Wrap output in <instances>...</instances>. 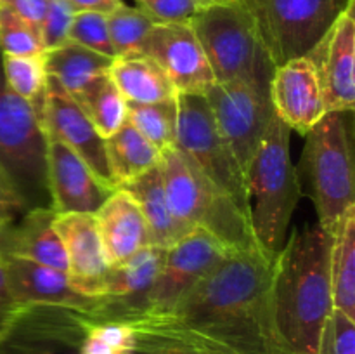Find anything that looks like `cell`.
I'll use <instances>...</instances> for the list:
<instances>
[{"label":"cell","mask_w":355,"mask_h":354,"mask_svg":"<svg viewBox=\"0 0 355 354\" xmlns=\"http://www.w3.org/2000/svg\"><path fill=\"white\" fill-rule=\"evenodd\" d=\"M276 253L260 246L231 250L172 314L232 354H290L277 335L270 298Z\"/></svg>","instance_id":"1"},{"label":"cell","mask_w":355,"mask_h":354,"mask_svg":"<svg viewBox=\"0 0 355 354\" xmlns=\"http://www.w3.org/2000/svg\"><path fill=\"white\" fill-rule=\"evenodd\" d=\"M333 236L321 226L295 229L272 260L270 298L277 335L290 354H319L333 312Z\"/></svg>","instance_id":"2"},{"label":"cell","mask_w":355,"mask_h":354,"mask_svg":"<svg viewBox=\"0 0 355 354\" xmlns=\"http://www.w3.org/2000/svg\"><path fill=\"white\" fill-rule=\"evenodd\" d=\"M352 111H328L305 134L300 189L318 212V224L335 236L354 203Z\"/></svg>","instance_id":"3"},{"label":"cell","mask_w":355,"mask_h":354,"mask_svg":"<svg viewBox=\"0 0 355 354\" xmlns=\"http://www.w3.org/2000/svg\"><path fill=\"white\" fill-rule=\"evenodd\" d=\"M189 24L203 47L215 82H246L270 87L276 65L248 2H211Z\"/></svg>","instance_id":"4"},{"label":"cell","mask_w":355,"mask_h":354,"mask_svg":"<svg viewBox=\"0 0 355 354\" xmlns=\"http://www.w3.org/2000/svg\"><path fill=\"white\" fill-rule=\"evenodd\" d=\"M290 128L274 113L246 172L252 228L259 245L276 253L286 242L302 196L298 170L291 162Z\"/></svg>","instance_id":"5"},{"label":"cell","mask_w":355,"mask_h":354,"mask_svg":"<svg viewBox=\"0 0 355 354\" xmlns=\"http://www.w3.org/2000/svg\"><path fill=\"white\" fill-rule=\"evenodd\" d=\"M159 167L170 208L179 221L210 233L229 250L260 246L250 215L175 146L163 149Z\"/></svg>","instance_id":"6"},{"label":"cell","mask_w":355,"mask_h":354,"mask_svg":"<svg viewBox=\"0 0 355 354\" xmlns=\"http://www.w3.org/2000/svg\"><path fill=\"white\" fill-rule=\"evenodd\" d=\"M0 165L7 170L28 208L49 207L47 135L38 111L9 89L0 52Z\"/></svg>","instance_id":"7"},{"label":"cell","mask_w":355,"mask_h":354,"mask_svg":"<svg viewBox=\"0 0 355 354\" xmlns=\"http://www.w3.org/2000/svg\"><path fill=\"white\" fill-rule=\"evenodd\" d=\"M175 148L250 215L246 177L222 135L205 94H177Z\"/></svg>","instance_id":"8"},{"label":"cell","mask_w":355,"mask_h":354,"mask_svg":"<svg viewBox=\"0 0 355 354\" xmlns=\"http://www.w3.org/2000/svg\"><path fill=\"white\" fill-rule=\"evenodd\" d=\"M352 0H248L274 65L307 56Z\"/></svg>","instance_id":"9"},{"label":"cell","mask_w":355,"mask_h":354,"mask_svg":"<svg viewBox=\"0 0 355 354\" xmlns=\"http://www.w3.org/2000/svg\"><path fill=\"white\" fill-rule=\"evenodd\" d=\"M90 326L92 318L85 309L24 305L0 325V354H82Z\"/></svg>","instance_id":"10"},{"label":"cell","mask_w":355,"mask_h":354,"mask_svg":"<svg viewBox=\"0 0 355 354\" xmlns=\"http://www.w3.org/2000/svg\"><path fill=\"white\" fill-rule=\"evenodd\" d=\"M211 115L231 146L243 174L274 117L270 87L246 82H215L205 92Z\"/></svg>","instance_id":"11"},{"label":"cell","mask_w":355,"mask_h":354,"mask_svg":"<svg viewBox=\"0 0 355 354\" xmlns=\"http://www.w3.org/2000/svg\"><path fill=\"white\" fill-rule=\"evenodd\" d=\"M231 252L200 228L166 248L165 260L149 294V314H172L177 305Z\"/></svg>","instance_id":"12"},{"label":"cell","mask_w":355,"mask_h":354,"mask_svg":"<svg viewBox=\"0 0 355 354\" xmlns=\"http://www.w3.org/2000/svg\"><path fill=\"white\" fill-rule=\"evenodd\" d=\"M166 248L146 246L123 262L111 266L106 288L89 314L97 323H132L148 316L149 294L156 283Z\"/></svg>","instance_id":"13"},{"label":"cell","mask_w":355,"mask_h":354,"mask_svg":"<svg viewBox=\"0 0 355 354\" xmlns=\"http://www.w3.org/2000/svg\"><path fill=\"white\" fill-rule=\"evenodd\" d=\"M40 120L47 139L64 142L99 176L101 180L107 186L116 187L107 165L104 137L96 130L75 97L51 76H47Z\"/></svg>","instance_id":"14"},{"label":"cell","mask_w":355,"mask_h":354,"mask_svg":"<svg viewBox=\"0 0 355 354\" xmlns=\"http://www.w3.org/2000/svg\"><path fill=\"white\" fill-rule=\"evenodd\" d=\"M139 54L155 59L177 94H205L215 83L208 59L189 23L155 24Z\"/></svg>","instance_id":"15"},{"label":"cell","mask_w":355,"mask_h":354,"mask_svg":"<svg viewBox=\"0 0 355 354\" xmlns=\"http://www.w3.org/2000/svg\"><path fill=\"white\" fill-rule=\"evenodd\" d=\"M47 184L55 215L96 214L116 191L101 180L71 148L55 139H47Z\"/></svg>","instance_id":"16"},{"label":"cell","mask_w":355,"mask_h":354,"mask_svg":"<svg viewBox=\"0 0 355 354\" xmlns=\"http://www.w3.org/2000/svg\"><path fill=\"white\" fill-rule=\"evenodd\" d=\"M318 68L328 111L355 106V0L345 7L326 37L309 52Z\"/></svg>","instance_id":"17"},{"label":"cell","mask_w":355,"mask_h":354,"mask_svg":"<svg viewBox=\"0 0 355 354\" xmlns=\"http://www.w3.org/2000/svg\"><path fill=\"white\" fill-rule=\"evenodd\" d=\"M270 101L290 130L305 135L326 113L321 78L309 56L290 59L274 69Z\"/></svg>","instance_id":"18"},{"label":"cell","mask_w":355,"mask_h":354,"mask_svg":"<svg viewBox=\"0 0 355 354\" xmlns=\"http://www.w3.org/2000/svg\"><path fill=\"white\" fill-rule=\"evenodd\" d=\"M54 228L64 245L71 287L85 297H101L111 266L94 214L55 215Z\"/></svg>","instance_id":"19"},{"label":"cell","mask_w":355,"mask_h":354,"mask_svg":"<svg viewBox=\"0 0 355 354\" xmlns=\"http://www.w3.org/2000/svg\"><path fill=\"white\" fill-rule=\"evenodd\" d=\"M2 262L17 309L31 304H59L89 311L96 304L97 297H85L71 287L64 271L17 257H7Z\"/></svg>","instance_id":"20"},{"label":"cell","mask_w":355,"mask_h":354,"mask_svg":"<svg viewBox=\"0 0 355 354\" xmlns=\"http://www.w3.org/2000/svg\"><path fill=\"white\" fill-rule=\"evenodd\" d=\"M94 217L110 266H116L153 245L151 231L137 201L120 187L104 201Z\"/></svg>","instance_id":"21"},{"label":"cell","mask_w":355,"mask_h":354,"mask_svg":"<svg viewBox=\"0 0 355 354\" xmlns=\"http://www.w3.org/2000/svg\"><path fill=\"white\" fill-rule=\"evenodd\" d=\"M128 325L134 330V346L128 354H232L173 314H149Z\"/></svg>","instance_id":"22"},{"label":"cell","mask_w":355,"mask_h":354,"mask_svg":"<svg viewBox=\"0 0 355 354\" xmlns=\"http://www.w3.org/2000/svg\"><path fill=\"white\" fill-rule=\"evenodd\" d=\"M118 187L127 191L137 201L139 208H141L142 215L149 226L151 242L155 246L170 248L194 229L179 221L170 208L159 165L153 167L142 176L135 177V179L128 180Z\"/></svg>","instance_id":"23"},{"label":"cell","mask_w":355,"mask_h":354,"mask_svg":"<svg viewBox=\"0 0 355 354\" xmlns=\"http://www.w3.org/2000/svg\"><path fill=\"white\" fill-rule=\"evenodd\" d=\"M55 214L49 207L30 208L12 226L9 257L31 260L68 273L64 245L54 228Z\"/></svg>","instance_id":"24"},{"label":"cell","mask_w":355,"mask_h":354,"mask_svg":"<svg viewBox=\"0 0 355 354\" xmlns=\"http://www.w3.org/2000/svg\"><path fill=\"white\" fill-rule=\"evenodd\" d=\"M110 75L130 103H158L177 97L175 87L162 66L146 54L116 58L111 65Z\"/></svg>","instance_id":"25"},{"label":"cell","mask_w":355,"mask_h":354,"mask_svg":"<svg viewBox=\"0 0 355 354\" xmlns=\"http://www.w3.org/2000/svg\"><path fill=\"white\" fill-rule=\"evenodd\" d=\"M113 61L114 59L71 40L44 52L47 76L54 78L71 96L83 89L90 80L110 71Z\"/></svg>","instance_id":"26"},{"label":"cell","mask_w":355,"mask_h":354,"mask_svg":"<svg viewBox=\"0 0 355 354\" xmlns=\"http://www.w3.org/2000/svg\"><path fill=\"white\" fill-rule=\"evenodd\" d=\"M104 146L116 187L159 165L162 153L128 120L114 134L104 139Z\"/></svg>","instance_id":"27"},{"label":"cell","mask_w":355,"mask_h":354,"mask_svg":"<svg viewBox=\"0 0 355 354\" xmlns=\"http://www.w3.org/2000/svg\"><path fill=\"white\" fill-rule=\"evenodd\" d=\"M329 276L333 309L355 319V208L347 212L342 228L333 236Z\"/></svg>","instance_id":"28"},{"label":"cell","mask_w":355,"mask_h":354,"mask_svg":"<svg viewBox=\"0 0 355 354\" xmlns=\"http://www.w3.org/2000/svg\"><path fill=\"white\" fill-rule=\"evenodd\" d=\"M73 97L104 139L127 121V99L111 78L110 71L90 80Z\"/></svg>","instance_id":"29"},{"label":"cell","mask_w":355,"mask_h":354,"mask_svg":"<svg viewBox=\"0 0 355 354\" xmlns=\"http://www.w3.org/2000/svg\"><path fill=\"white\" fill-rule=\"evenodd\" d=\"M127 120L162 153L175 146L177 97L158 103L127 101Z\"/></svg>","instance_id":"30"},{"label":"cell","mask_w":355,"mask_h":354,"mask_svg":"<svg viewBox=\"0 0 355 354\" xmlns=\"http://www.w3.org/2000/svg\"><path fill=\"white\" fill-rule=\"evenodd\" d=\"M2 73L6 83L14 94L26 99L42 113L47 87V71L44 66V56L37 58H16L2 54Z\"/></svg>","instance_id":"31"},{"label":"cell","mask_w":355,"mask_h":354,"mask_svg":"<svg viewBox=\"0 0 355 354\" xmlns=\"http://www.w3.org/2000/svg\"><path fill=\"white\" fill-rule=\"evenodd\" d=\"M106 17L111 44H113L116 58L128 54H139L146 38H148L149 31L156 24L139 7H130L127 3H121L116 10L107 14Z\"/></svg>","instance_id":"32"},{"label":"cell","mask_w":355,"mask_h":354,"mask_svg":"<svg viewBox=\"0 0 355 354\" xmlns=\"http://www.w3.org/2000/svg\"><path fill=\"white\" fill-rule=\"evenodd\" d=\"M0 52L16 58L44 56L40 31L0 3Z\"/></svg>","instance_id":"33"},{"label":"cell","mask_w":355,"mask_h":354,"mask_svg":"<svg viewBox=\"0 0 355 354\" xmlns=\"http://www.w3.org/2000/svg\"><path fill=\"white\" fill-rule=\"evenodd\" d=\"M134 346V330L128 323H97L92 319L82 354H128Z\"/></svg>","instance_id":"34"},{"label":"cell","mask_w":355,"mask_h":354,"mask_svg":"<svg viewBox=\"0 0 355 354\" xmlns=\"http://www.w3.org/2000/svg\"><path fill=\"white\" fill-rule=\"evenodd\" d=\"M69 40L111 59H116L111 44L110 28H107V17L104 14L75 12L69 28Z\"/></svg>","instance_id":"35"},{"label":"cell","mask_w":355,"mask_h":354,"mask_svg":"<svg viewBox=\"0 0 355 354\" xmlns=\"http://www.w3.org/2000/svg\"><path fill=\"white\" fill-rule=\"evenodd\" d=\"M142 12L156 24L191 23L193 17L215 0H135Z\"/></svg>","instance_id":"36"},{"label":"cell","mask_w":355,"mask_h":354,"mask_svg":"<svg viewBox=\"0 0 355 354\" xmlns=\"http://www.w3.org/2000/svg\"><path fill=\"white\" fill-rule=\"evenodd\" d=\"M75 10L66 0H49L47 10L40 23V38L44 51L59 47L69 40V28H71Z\"/></svg>","instance_id":"37"},{"label":"cell","mask_w":355,"mask_h":354,"mask_svg":"<svg viewBox=\"0 0 355 354\" xmlns=\"http://www.w3.org/2000/svg\"><path fill=\"white\" fill-rule=\"evenodd\" d=\"M319 354H355V319L333 309L322 332Z\"/></svg>","instance_id":"38"},{"label":"cell","mask_w":355,"mask_h":354,"mask_svg":"<svg viewBox=\"0 0 355 354\" xmlns=\"http://www.w3.org/2000/svg\"><path fill=\"white\" fill-rule=\"evenodd\" d=\"M26 210H30L26 201L17 191L7 170L0 165V219L17 221Z\"/></svg>","instance_id":"39"},{"label":"cell","mask_w":355,"mask_h":354,"mask_svg":"<svg viewBox=\"0 0 355 354\" xmlns=\"http://www.w3.org/2000/svg\"><path fill=\"white\" fill-rule=\"evenodd\" d=\"M0 3L9 7L12 12H16L40 31V23L47 10L49 0H0Z\"/></svg>","instance_id":"40"},{"label":"cell","mask_w":355,"mask_h":354,"mask_svg":"<svg viewBox=\"0 0 355 354\" xmlns=\"http://www.w3.org/2000/svg\"><path fill=\"white\" fill-rule=\"evenodd\" d=\"M75 12H99L107 16L123 3V0H66Z\"/></svg>","instance_id":"41"},{"label":"cell","mask_w":355,"mask_h":354,"mask_svg":"<svg viewBox=\"0 0 355 354\" xmlns=\"http://www.w3.org/2000/svg\"><path fill=\"white\" fill-rule=\"evenodd\" d=\"M17 309L16 302H14L12 295H10L9 287H7L6 269H3V262H0V325L12 314Z\"/></svg>","instance_id":"42"},{"label":"cell","mask_w":355,"mask_h":354,"mask_svg":"<svg viewBox=\"0 0 355 354\" xmlns=\"http://www.w3.org/2000/svg\"><path fill=\"white\" fill-rule=\"evenodd\" d=\"M14 222L16 221H6V219H0V262L9 257Z\"/></svg>","instance_id":"43"},{"label":"cell","mask_w":355,"mask_h":354,"mask_svg":"<svg viewBox=\"0 0 355 354\" xmlns=\"http://www.w3.org/2000/svg\"><path fill=\"white\" fill-rule=\"evenodd\" d=\"M215 2H218V0H215ZM241 2H248V0H241Z\"/></svg>","instance_id":"44"}]
</instances>
